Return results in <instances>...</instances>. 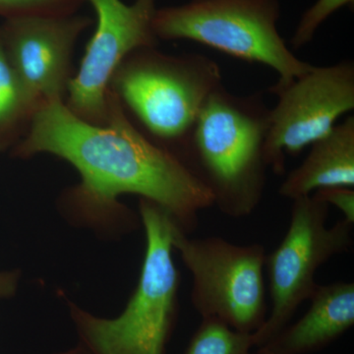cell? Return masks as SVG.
<instances>
[{"label":"cell","instance_id":"20","mask_svg":"<svg viewBox=\"0 0 354 354\" xmlns=\"http://www.w3.org/2000/svg\"><path fill=\"white\" fill-rule=\"evenodd\" d=\"M257 354H274L271 351H269L267 348H257Z\"/></svg>","mask_w":354,"mask_h":354},{"label":"cell","instance_id":"15","mask_svg":"<svg viewBox=\"0 0 354 354\" xmlns=\"http://www.w3.org/2000/svg\"><path fill=\"white\" fill-rule=\"evenodd\" d=\"M85 0H0L4 19L21 17H62L74 15Z\"/></svg>","mask_w":354,"mask_h":354},{"label":"cell","instance_id":"2","mask_svg":"<svg viewBox=\"0 0 354 354\" xmlns=\"http://www.w3.org/2000/svg\"><path fill=\"white\" fill-rule=\"evenodd\" d=\"M269 113L258 95L239 97L221 84L191 130L180 160L208 188L223 215L248 216L262 201Z\"/></svg>","mask_w":354,"mask_h":354},{"label":"cell","instance_id":"8","mask_svg":"<svg viewBox=\"0 0 354 354\" xmlns=\"http://www.w3.org/2000/svg\"><path fill=\"white\" fill-rule=\"evenodd\" d=\"M274 95L279 100L270 109L265 160L268 169L283 176L286 156L298 155L353 111V62L313 66Z\"/></svg>","mask_w":354,"mask_h":354},{"label":"cell","instance_id":"12","mask_svg":"<svg viewBox=\"0 0 354 354\" xmlns=\"http://www.w3.org/2000/svg\"><path fill=\"white\" fill-rule=\"evenodd\" d=\"M310 146L301 165L279 186L281 197L295 200L322 188L354 187V116H348Z\"/></svg>","mask_w":354,"mask_h":354},{"label":"cell","instance_id":"9","mask_svg":"<svg viewBox=\"0 0 354 354\" xmlns=\"http://www.w3.org/2000/svg\"><path fill=\"white\" fill-rule=\"evenodd\" d=\"M94 8L97 28L86 46L80 68L70 81L64 104L74 115L94 125L108 118L109 81L118 65L133 51L156 48L153 30L156 0H85Z\"/></svg>","mask_w":354,"mask_h":354},{"label":"cell","instance_id":"7","mask_svg":"<svg viewBox=\"0 0 354 354\" xmlns=\"http://www.w3.org/2000/svg\"><path fill=\"white\" fill-rule=\"evenodd\" d=\"M330 206L315 195L292 200L290 223L279 245L266 256L272 308L254 333V346L262 348L278 335L317 286L316 272L353 244V223L342 218L328 227Z\"/></svg>","mask_w":354,"mask_h":354},{"label":"cell","instance_id":"19","mask_svg":"<svg viewBox=\"0 0 354 354\" xmlns=\"http://www.w3.org/2000/svg\"><path fill=\"white\" fill-rule=\"evenodd\" d=\"M53 354H90L80 344H77L75 348L68 349V351H62V353Z\"/></svg>","mask_w":354,"mask_h":354},{"label":"cell","instance_id":"4","mask_svg":"<svg viewBox=\"0 0 354 354\" xmlns=\"http://www.w3.org/2000/svg\"><path fill=\"white\" fill-rule=\"evenodd\" d=\"M220 65L198 53L171 55L156 48L133 51L118 65L109 90L158 145L180 158L212 93L221 85Z\"/></svg>","mask_w":354,"mask_h":354},{"label":"cell","instance_id":"14","mask_svg":"<svg viewBox=\"0 0 354 354\" xmlns=\"http://www.w3.org/2000/svg\"><path fill=\"white\" fill-rule=\"evenodd\" d=\"M253 334L237 332L216 319H202L185 354H251Z\"/></svg>","mask_w":354,"mask_h":354},{"label":"cell","instance_id":"6","mask_svg":"<svg viewBox=\"0 0 354 354\" xmlns=\"http://www.w3.org/2000/svg\"><path fill=\"white\" fill-rule=\"evenodd\" d=\"M172 246L191 272V302L202 319H216L245 334L262 327L268 317L262 244L190 239L176 225Z\"/></svg>","mask_w":354,"mask_h":354},{"label":"cell","instance_id":"18","mask_svg":"<svg viewBox=\"0 0 354 354\" xmlns=\"http://www.w3.org/2000/svg\"><path fill=\"white\" fill-rule=\"evenodd\" d=\"M20 272L14 271H0V300L14 297L19 286Z\"/></svg>","mask_w":354,"mask_h":354},{"label":"cell","instance_id":"3","mask_svg":"<svg viewBox=\"0 0 354 354\" xmlns=\"http://www.w3.org/2000/svg\"><path fill=\"white\" fill-rule=\"evenodd\" d=\"M146 251L134 293L115 318H101L68 301L79 344L90 354H165L178 316L180 274L172 258L176 223L167 209L140 198Z\"/></svg>","mask_w":354,"mask_h":354},{"label":"cell","instance_id":"13","mask_svg":"<svg viewBox=\"0 0 354 354\" xmlns=\"http://www.w3.org/2000/svg\"><path fill=\"white\" fill-rule=\"evenodd\" d=\"M41 106L9 62L0 32V153L19 143Z\"/></svg>","mask_w":354,"mask_h":354},{"label":"cell","instance_id":"5","mask_svg":"<svg viewBox=\"0 0 354 354\" xmlns=\"http://www.w3.org/2000/svg\"><path fill=\"white\" fill-rule=\"evenodd\" d=\"M279 0H190L157 8L153 30L158 39H188L230 57L270 67L279 92L314 65L299 59L278 30Z\"/></svg>","mask_w":354,"mask_h":354},{"label":"cell","instance_id":"1","mask_svg":"<svg viewBox=\"0 0 354 354\" xmlns=\"http://www.w3.org/2000/svg\"><path fill=\"white\" fill-rule=\"evenodd\" d=\"M108 118L94 125L74 115L64 102L44 104L13 157L50 153L66 160L81 176L65 191L62 208L67 218L118 234L138 227V216L121 204L123 194L138 195L169 212L186 234L194 232L198 216L214 206L208 188L183 160L140 131L111 91Z\"/></svg>","mask_w":354,"mask_h":354},{"label":"cell","instance_id":"17","mask_svg":"<svg viewBox=\"0 0 354 354\" xmlns=\"http://www.w3.org/2000/svg\"><path fill=\"white\" fill-rule=\"evenodd\" d=\"M316 197L335 206L344 214V218L354 223V190L353 187L337 186V187L322 188L313 193Z\"/></svg>","mask_w":354,"mask_h":354},{"label":"cell","instance_id":"11","mask_svg":"<svg viewBox=\"0 0 354 354\" xmlns=\"http://www.w3.org/2000/svg\"><path fill=\"white\" fill-rule=\"evenodd\" d=\"M310 307L297 323L288 324L262 346L274 354H309L320 351L354 325V283H317Z\"/></svg>","mask_w":354,"mask_h":354},{"label":"cell","instance_id":"16","mask_svg":"<svg viewBox=\"0 0 354 354\" xmlns=\"http://www.w3.org/2000/svg\"><path fill=\"white\" fill-rule=\"evenodd\" d=\"M354 0H317L300 18L290 39L293 50H300L311 43L316 32L328 18L346 6H353Z\"/></svg>","mask_w":354,"mask_h":354},{"label":"cell","instance_id":"10","mask_svg":"<svg viewBox=\"0 0 354 354\" xmlns=\"http://www.w3.org/2000/svg\"><path fill=\"white\" fill-rule=\"evenodd\" d=\"M93 24L87 16L21 17L0 26L7 57L21 81L41 102H64L72 79L79 37Z\"/></svg>","mask_w":354,"mask_h":354}]
</instances>
